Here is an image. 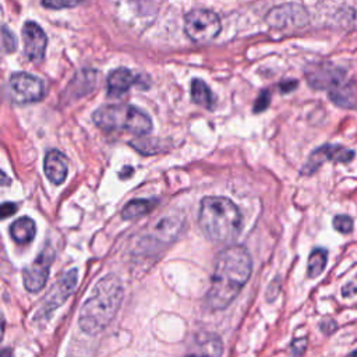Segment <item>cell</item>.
<instances>
[{
	"label": "cell",
	"mask_w": 357,
	"mask_h": 357,
	"mask_svg": "<svg viewBox=\"0 0 357 357\" xmlns=\"http://www.w3.org/2000/svg\"><path fill=\"white\" fill-rule=\"evenodd\" d=\"M337 326H336V322L333 321V319H328V321H324L322 324H321V329L325 332V333H332L335 329H336Z\"/></svg>",
	"instance_id": "obj_27"
},
{
	"label": "cell",
	"mask_w": 357,
	"mask_h": 357,
	"mask_svg": "<svg viewBox=\"0 0 357 357\" xmlns=\"http://www.w3.org/2000/svg\"><path fill=\"white\" fill-rule=\"evenodd\" d=\"M93 123L103 130H123L134 135H145L152 128V120L141 109L130 105H106L93 112Z\"/></svg>",
	"instance_id": "obj_4"
},
{
	"label": "cell",
	"mask_w": 357,
	"mask_h": 357,
	"mask_svg": "<svg viewBox=\"0 0 357 357\" xmlns=\"http://www.w3.org/2000/svg\"><path fill=\"white\" fill-rule=\"evenodd\" d=\"M252 271L251 255L243 245H230L216 258L206 293L211 310H225L238 296Z\"/></svg>",
	"instance_id": "obj_1"
},
{
	"label": "cell",
	"mask_w": 357,
	"mask_h": 357,
	"mask_svg": "<svg viewBox=\"0 0 357 357\" xmlns=\"http://www.w3.org/2000/svg\"><path fill=\"white\" fill-rule=\"evenodd\" d=\"M10 99L18 105L33 103L43 98V81L26 73H14L8 79Z\"/></svg>",
	"instance_id": "obj_6"
},
{
	"label": "cell",
	"mask_w": 357,
	"mask_h": 357,
	"mask_svg": "<svg viewBox=\"0 0 357 357\" xmlns=\"http://www.w3.org/2000/svg\"><path fill=\"white\" fill-rule=\"evenodd\" d=\"M15 211H17V206H15L14 204L6 202V204H3V206H1V216H3V218H7V216L13 215Z\"/></svg>",
	"instance_id": "obj_26"
},
{
	"label": "cell",
	"mask_w": 357,
	"mask_h": 357,
	"mask_svg": "<svg viewBox=\"0 0 357 357\" xmlns=\"http://www.w3.org/2000/svg\"><path fill=\"white\" fill-rule=\"evenodd\" d=\"M326 261H328V251L325 248H315L308 257L307 276L310 279L319 276L326 266Z\"/></svg>",
	"instance_id": "obj_20"
},
{
	"label": "cell",
	"mask_w": 357,
	"mask_h": 357,
	"mask_svg": "<svg viewBox=\"0 0 357 357\" xmlns=\"http://www.w3.org/2000/svg\"><path fill=\"white\" fill-rule=\"evenodd\" d=\"M222 342L215 335H201L188 347L185 357H220Z\"/></svg>",
	"instance_id": "obj_13"
},
{
	"label": "cell",
	"mask_w": 357,
	"mask_h": 357,
	"mask_svg": "<svg viewBox=\"0 0 357 357\" xmlns=\"http://www.w3.org/2000/svg\"><path fill=\"white\" fill-rule=\"evenodd\" d=\"M52 262H53V251L47 247L38 255V258L28 268L24 269L22 279H24V286L28 291L36 293L45 287Z\"/></svg>",
	"instance_id": "obj_8"
},
{
	"label": "cell",
	"mask_w": 357,
	"mask_h": 357,
	"mask_svg": "<svg viewBox=\"0 0 357 357\" xmlns=\"http://www.w3.org/2000/svg\"><path fill=\"white\" fill-rule=\"evenodd\" d=\"M198 223L209 240L225 243L240 233L241 213L237 205L226 197H205L201 201Z\"/></svg>",
	"instance_id": "obj_3"
},
{
	"label": "cell",
	"mask_w": 357,
	"mask_h": 357,
	"mask_svg": "<svg viewBox=\"0 0 357 357\" xmlns=\"http://www.w3.org/2000/svg\"><path fill=\"white\" fill-rule=\"evenodd\" d=\"M266 21L271 26L283 28H300L308 21V14L304 7L298 4H283L275 7L266 15Z\"/></svg>",
	"instance_id": "obj_10"
},
{
	"label": "cell",
	"mask_w": 357,
	"mask_h": 357,
	"mask_svg": "<svg viewBox=\"0 0 357 357\" xmlns=\"http://www.w3.org/2000/svg\"><path fill=\"white\" fill-rule=\"evenodd\" d=\"M135 84V74L128 68H116L107 77V93L110 96H120L126 93Z\"/></svg>",
	"instance_id": "obj_16"
},
{
	"label": "cell",
	"mask_w": 357,
	"mask_h": 357,
	"mask_svg": "<svg viewBox=\"0 0 357 357\" xmlns=\"http://www.w3.org/2000/svg\"><path fill=\"white\" fill-rule=\"evenodd\" d=\"M269 103V93L268 92H262L259 95V99L255 102V107H254V112H261L264 110Z\"/></svg>",
	"instance_id": "obj_24"
},
{
	"label": "cell",
	"mask_w": 357,
	"mask_h": 357,
	"mask_svg": "<svg viewBox=\"0 0 357 357\" xmlns=\"http://www.w3.org/2000/svg\"><path fill=\"white\" fill-rule=\"evenodd\" d=\"M84 0H42V4L47 8H66V7H74L77 4H79Z\"/></svg>",
	"instance_id": "obj_22"
},
{
	"label": "cell",
	"mask_w": 357,
	"mask_h": 357,
	"mask_svg": "<svg viewBox=\"0 0 357 357\" xmlns=\"http://www.w3.org/2000/svg\"><path fill=\"white\" fill-rule=\"evenodd\" d=\"M305 78L312 88L325 89L328 92L347 79L344 70L331 63L310 66L305 73Z\"/></svg>",
	"instance_id": "obj_7"
},
{
	"label": "cell",
	"mask_w": 357,
	"mask_h": 357,
	"mask_svg": "<svg viewBox=\"0 0 357 357\" xmlns=\"http://www.w3.org/2000/svg\"><path fill=\"white\" fill-rule=\"evenodd\" d=\"M43 169H45V174L50 183L61 184L66 180L67 172H68L67 159L61 152L52 149L45 156Z\"/></svg>",
	"instance_id": "obj_14"
},
{
	"label": "cell",
	"mask_w": 357,
	"mask_h": 357,
	"mask_svg": "<svg viewBox=\"0 0 357 357\" xmlns=\"http://www.w3.org/2000/svg\"><path fill=\"white\" fill-rule=\"evenodd\" d=\"M1 36H3V46L6 52H13L17 47V40L15 36L7 29V26H3L1 29Z\"/></svg>",
	"instance_id": "obj_23"
},
{
	"label": "cell",
	"mask_w": 357,
	"mask_h": 357,
	"mask_svg": "<svg viewBox=\"0 0 357 357\" xmlns=\"http://www.w3.org/2000/svg\"><path fill=\"white\" fill-rule=\"evenodd\" d=\"M155 204V199H132L124 206L121 215L124 219H135L151 212Z\"/></svg>",
	"instance_id": "obj_19"
},
{
	"label": "cell",
	"mask_w": 357,
	"mask_h": 357,
	"mask_svg": "<svg viewBox=\"0 0 357 357\" xmlns=\"http://www.w3.org/2000/svg\"><path fill=\"white\" fill-rule=\"evenodd\" d=\"M184 31L197 43L209 42L220 32V21L213 11L197 8L185 15Z\"/></svg>",
	"instance_id": "obj_5"
},
{
	"label": "cell",
	"mask_w": 357,
	"mask_h": 357,
	"mask_svg": "<svg viewBox=\"0 0 357 357\" xmlns=\"http://www.w3.org/2000/svg\"><path fill=\"white\" fill-rule=\"evenodd\" d=\"M347 357H357V350H354V351L349 353V354H347Z\"/></svg>",
	"instance_id": "obj_28"
},
{
	"label": "cell",
	"mask_w": 357,
	"mask_h": 357,
	"mask_svg": "<svg viewBox=\"0 0 357 357\" xmlns=\"http://www.w3.org/2000/svg\"><path fill=\"white\" fill-rule=\"evenodd\" d=\"M22 38L26 57L31 61H40L45 57V50L47 45L43 29L36 22L28 21L22 28Z\"/></svg>",
	"instance_id": "obj_12"
},
{
	"label": "cell",
	"mask_w": 357,
	"mask_h": 357,
	"mask_svg": "<svg viewBox=\"0 0 357 357\" xmlns=\"http://www.w3.org/2000/svg\"><path fill=\"white\" fill-rule=\"evenodd\" d=\"M123 301V284L114 275H106L92 289L82 304L78 325L86 335L102 332L114 318Z\"/></svg>",
	"instance_id": "obj_2"
},
{
	"label": "cell",
	"mask_w": 357,
	"mask_h": 357,
	"mask_svg": "<svg viewBox=\"0 0 357 357\" xmlns=\"http://www.w3.org/2000/svg\"><path fill=\"white\" fill-rule=\"evenodd\" d=\"M35 231H36L35 222L26 216L17 219L10 227V234L13 237V240L22 245L29 244L33 240Z\"/></svg>",
	"instance_id": "obj_17"
},
{
	"label": "cell",
	"mask_w": 357,
	"mask_h": 357,
	"mask_svg": "<svg viewBox=\"0 0 357 357\" xmlns=\"http://www.w3.org/2000/svg\"><path fill=\"white\" fill-rule=\"evenodd\" d=\"M354 293H357V279H353L351 282H349L347 284H344L343 289H342V294H343L344 297H347V296H350V294H354Z\"/></svg>",
	"instance_id": "obj_25"
},
{
	"label": "cell",
	"mask_w": 357,
	"mask_h": 357,
	"mask_svg": "<svg viewBox=\"0 0 357 357\" xmlns=\"http://www.w3.org/2000/svg\"><path fill=\"white\" fill-rule=\"evenodd\" d=\"M328 96L335 105L340 107H346V109L357 107V86L354 82L349 79H344L343 82L332 88L328 92Z\"/></svg>",
	"instance_id": "obj_15"
},
{
	"label": "cell",
	"mask_w": 357,
	"mask_h": 357,
	"mask_svg": "<svg viewBox=\"0 0 357 357\" xmlns=\"http://www.w3.org/2000/svg\"><path fill=\"white\" fill-rule=\"evenodd\" d=\"M191 98H192V102L202 106V107H206V109H211L212 105H213V98H212V92L209 89V86L202 81V79H192L191 82Z\"/></svg>",
	"instance_id": "obj_18"
},
{
	"label": "cell",
	"mask_w": 357,
	"mask_h": 357,
	"mask_svg": "<svg viewBox=\"0 0 357 357\" xmlns=\"http://www.w3.org/2000/svg\"><path fill=\"white\" fill-rule=\"evenodd\" d=\"M354 158V151L344 148L342 145H332L326 144L319 148H317L308 158L307 163L301 169L303 174H312L318 167H321L322 163L326 160H333V162H343L347 163Z\"/></svg>",
	"instance_id": "obj_9"
},
{
	"label": "cell",
	"mask_w": 357,
	"mask_h": 357,
	"mask_svg": "<svg viewBox=\"0 0 357 357\" xmlns=\"http://www.w3.org/2000/svg\"><path fill=\"white\" fill-rule=\"evenodd\" d=\"M78 282V272L75 268L66 272L59 282L53 286L52 291L47 294V297L43 300V305L40 308V314H50L54 308L61 305L74 291Z\"/></svg>",
	"instance_id": "obj_11"
},
{
	"label": "cell",
	"mask_w": 357,
	"mask_h": 357,
	"mask_svg": "<svg viewBox=\"0 0 357 357\" xmlns=\"http://www.w3.org/2000/svg\"><path fill=\"white\" fill-rule=\"evenodd\" d=\"M333 227L339 233L349 234L353 231V219L347 215H337L333 218Z\"/></svg>",
	"instance_id": "obj_21"
}]
</instances>
